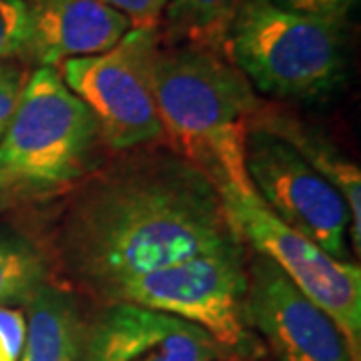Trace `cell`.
<instances>
[{"label":"cell","instance_id":"12","mask_svg":"<svg viewBox=\"0 0 361 361\" xmlns=\"http://www.w3.org/2000/svg\"><path fill=\"white\" fill-rule=\"evenodd\" d=\"M251 125L269 130L283 139L287 145H291L301 159L315 169L323 179H327L341 197L345 199L351 213V227H349V241L360 255L361 249V171L360 167L339 153L334 142L325 141L317 130L310 129L307 125L299 123L283 113L273 111H261L259 106L257 115L253 116Z\"/></svg>","mask_w":361,"mask_h":361},{"label":"cell","instance_id":"3","mask_svg":"<svg viewBox=\"0 0 361 361\" xmlns=\"http://www.w3.org/2000/svg\"><path fill=\"white\" fill-rule=\"evenodd\" d=\"M345 28L271 0H243L223 52L253 89L277 99L322 101L345 77Z\"/></svg>","mask_w":361,"mask_h":361},{"label":"cell","instance_id":"6","mask_svg":"<svg viewBox=\"0 0 361 361\" xmlns=\"http://www.w3.org/2000/svg\"><path fill=\"white\" fill-rule=\"evenodd\" d=\"M159 51L157 28H130L113 49L63 65L65 85L94 118L101 141L116 151L163 137L155 94Z\"/></svg>","mask_w":361,"mask_h":361},{"label":"cell","instance_id":"7","mask_svg":"<svg viewBox=\"0 0 361 361\" xmlns=\"http://www.w3.org/2000/svg\"><path fill=\"white\" fill-rule=\"evenodd\" d=\"M221 201L241 241L271 259L341 329L355 357L361 343V271L351 261L331 257L322 247L289 229L259 201L223 191Z\"/></svg>","mask_w":361,"mask_h":361},{"label":"cell","instance_id":"14","mask_svg":"<svg viewBox=\"0 0 361 361\" xmlns=\"http://www.w3.org/2000/svg\"><path fill=\"white\" fill-rule=\"evenodd\" d=\"M243 0H169L167 23L173 39L189 47L221 52L227 30Z\"/></svg>","mask_w":361,"mask_h":361},{"label":"cell","instance_id":"15","mask_svg":"<svg viewBox=\"0 0 361 361\" xmlns=\"http://www.w3.org/2000/svg\"><path fill=\"white\" fill-rule=\"evenodd\" d=\"M47 283V263L23 237L0 235V303L28 301Z\"/></svg>","mask_w":361,"mask_h":361},{"label":"cell","instance_id":"16","mask_svg":"<svg viewBox=\"0 0 361 361\" xmlns=\"http://www.w3.org/2000/svg\"><path fill=\"white\" fill-rule=\"evenodd\" d=\"M30 20L26 0H0V63L26 59Z\"/></svg>","mask_w":361,"mask_h":361},{"label":"cell","instance_id":"9","mask_svg":"<svg viewBox=\"0 0 361 361\" xmlns=\"http://www.w3.org/2000/svg\"><path fill=\"white\" fill-rule=\"evenodd\" d=\"M247 311L277 361H357L336 322L261 253L247 267Z\"/></svg>","mask_w":361,"mask_h":361},{"label":"cell","instance_id":"13","mask_svg":"<svg viewBox=\"0 0 361 361\" xmlns=\"http://www.w3.org/2000/svg\"><path fill=\"white\" fill-rule=\"evenodd\" d=\"M20 361H80L82 323L73 297L44 283L28 299Z\"/></svg>","mask_w":361,"mask_h":361},{"label":"cell","instance_id":"10","mask_svg":"<svg viewBox=\"0 0 361 361\" xmlns=\"http://www.w3.org/2000/svg\"><path fill=\"white\" fill-rule=\"evenodd\" d=\"M201 327L163 311L116 301L82 336L80 361H215Z\"/></svg>","mask_w":361,"mask_h":361},{"label":"cell","instance_id":"11","mask_svg":"<svg viewBox=\"0 0 361 361\" xmlns=\"http://www.w3.org/2000/svg\"><path fill=\"white\" fill-rule=\"evenodd\" d=\"M30 42L26 59L56 66L113 49L130 30L125 14L104 0H26Z\"/></svg>","mask_w":361,"mask_h":361},{"label":"cell","instance_id":"8","mask_svg":"<svg viewBox=\"0 0 361 361\" xmlns=\"http://www.w3.org/2000/svg\"><path fill=\"white\" fill-rule=\"evenodd\" d=\"M245 167L259 201L277 219L331 257L349 261L348 203L291 145L251 125L245 141Z\"/></svg>","mask_w":361,"mask_h":361},{"label":"cell","instance_id":"2","mask_svg":"<svg viewBox=\"0 0 361 361\" xmlns=\"http://www.w3.org/2000/svg\"><path fill=\"white\" fill-rule=\"evenodd\" d=\"M155 94L163 137L211 185L257 197L245 167V141L259 99L243 73L219 52L180 47L159 51Z\"/></svg>","mask_w":361,"mask_h":361},{"label":"cell","instance_id":"1","mask_svg":"<svg viewBox=\"0 0 361 361\" xmlns=\"http://www.w3.org/2000/svg\"><path fill=\"white\" fill-rule=\"evenodd\" d=\"M63 243L73 273L109 293L241 239L211 180L180 159H159L94 185L73 209Z\"/></svg>","mask_w":361,"mask_h":361},{"label":"cell","instance_id":"5","mask_svg":"<svg viewBox=\"0 0 361 361\" xmlns=\"http://www.w3.org/2000/svg\"><path fill=\"white\" fill-rule=\"evenodd\" d=\"M109 295L201 327L227 361H257L263 355V341L247 311L243 241L130 277Z\"/></svg>","mask_w":361,"mask_h":361},{"label":"cell","instance_id":"18","mask_svg":"<svg viewBox=\"0 0 361 361\" xmlns=\"http://www.w3.org/2000/svg\"><path fill=\"white\" fill-rule=\"evenodd\" d=\"M25 337V313L0 305V361H20Z\"/></svg>","mask_w":361,"mask_h":361},{"label":"cell","instance_id":"4","mask_svg":"<svg viewBox=\"0 0 361 361\" xmlns=\"http://www.w3.org/2000/svg\"><path fill=\"white\" fill-rule=\"evenodd\" d=\"M99 129L54 66L25 80L0 139V195L49 193L85 177L94 163Z\"/></svg>","mask_w":361,"mask_h":361},{"label":"cell","instance_id":"17","mask_svg":"<svg viewBox=\"0 0 361 361\" xmlns=\"http://www.w3.org/2000/svg\"><path fill=\"white\" fill-rule=\"evenodd\" d=\"M275 6L315 20L348 26L349 14L360 0H271Z\"/></svg>","mask_w":361,"mask_h":361},{"label":"cell","instance_id":"19","mask_svg":"<svg viewBox=\"0 0 361 361\" xmlns=\"http://www.w3.org/2000/svg\"><path fill=\"white\" fill-rule=\"evenodd\" d=\"M127 16L130 28H159L169 0H104Z\"/></svg>","mask_w":361,"mask_h":361},{"label":"cell","instance_id":"20","mask_svg":"<svg viewBox=\"0 0 361 361\" xmlns=\"http://www.w3.org/2000/svg\"><path fill=\"white\" fill-rule=\"evenodd\" d=\"M23 87H25L23 73L16 66L0 63V139L4 130L8 129V123L16 111Z\"/></svg>","mask_w":361,"mask_h":361}]
</instances>
